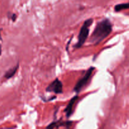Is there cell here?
Wrapping results in <instances>:
<instances>
[{
    "label": "cell",
    "instance_id": "9c48e42d",
    "mask_svg": "<svg viewBox=\"0 0 129 129\" xmlns=\"http://www.w3.org/2000/svg\"><path fill=\"white\" fill-rule=\"evenodd\" d=\"M10 18L13 21H15V20H16V14L13 13L12 15H11V16H10Z\"/></svg>",
    "mask_w": 129,
    "mask_h": 129
},
{
    "label": "cell",
    "instance_id": "5b68a950",
    "mask_svg": "<svg viewBox=\"0 0 129 129\" xmlns=\"http://www.w3.org/2000/svg\"><path fill=\"white\" fill-rule=\"evenodd\" d=\"M78 98H79V97H78V95L74 96V97H73L72 99L70 100V102H69V103H68V106L66 107V109L64 110V112L66 113V117L68 118L70 117L71 116V115L73 114V111H74L73 110V108H74V106L75 105V103L78 101Z\"/></svg>",
    "mask_w": 129,
    "mask_h": 129
},
{
    "label": "cell",
    "instance_id": "6da1fadb",
    "mask_svg": "<svg viewBox=\"0 0 129 129\" xmlns=\"http://www.w3.org/2000/svg\"><path fill=\"white\" fill-rule=\"evenodd\" d=\"M112 31V25L108 19H104L100 21L96 26L90 37V42L98 45L102 40L107 38Z\"/></svg>",
    "mask_w": 129,
    "mask_h": 129
},
{
    "label": "cell",
    "instance_id": "277c9868",
    "mask_svg": "<svg viewBox=\"0 0 129 129\" xmlns=\"http://www.w3.org/2000/svg\"><path fill=\"white\" fill-rule=\"evenodd\" d=\"M63 85L62 82L58 78H56L46 88V91L53 92L55 94H61L63 93Z\"/></svg>",
    "mask_w": 129,
    "mask_h": 129
},
{
    "label": "cell",
    "instance_id": "3957f363",
    "mask_svg": "<svg viewBox=\"0 0 129 129\" xmlns=\"http://www.w3.org/2000/svg\"><path fill=\"white\" fill-rule=\"evenodd\" d=\"M95 69V68L94 67H91L90 68H89L87 72L86 73L85 75L80 79V80L78 81V83H76V86L74 88V91L76 93H79L82 89L84 88V87H85L87 84L89 83V81H90L91 78L92 76V74H93V72L94 71V70Z\"/></svg>",
    "mask_w": 129,
    "mask_h": 129
},
{
    "label": "cell",
    "instance_id": "7a4b0ae2",
    "mask_svg": "<svg viewBox=\"0 0 129 129\" xmlns=\"http://www.w3.org/2000/svg\"><path fill=\"white\" fill-rule=\"evenodd\" d=\"M93 22V20L91 18L88 19L84 21L83 25L81 28L80 31H79L78 42H77L76 45H75V48L79 49L81 47L83 46V44H84V42L89 36V27L92 25Z\"/></svg>",
    "mask_w": 129,
    "mask_h": 129
},
{
    "label": "cell",
    "instance_id": "52a82bcc",
    "mask_svg": "<svg viewBox=\"0 0 129 129\" xmlns=\"http://www.w3.org/2000/svg\"><path fill=\"white\" fill-rule=\"evenodd\" d=\"M19 68V64H17L16 66H15L14 68H11V69H9L5 74V78H6V79H9L11 78H12L13 76H15V74H16V71H17L18 69Z\"/></svg>",
    "mask_w": 129,
    "mask_h": 129
},
{
    "label": "cell",
    "instance_id": "ba28073f",
    "mask_svg": "<svg viewBox=\"0 0 129 129\" xmlns=\"http://www.w3.org/2000/svg\"><path fill=\"white\" fill-rule=\"evenodd\" d=\"M127 9H129V3L118 4V5H117L115 6V10L117 12L123 10H127Z\"/></svg>",
    "mask_w": 129,
    "mask_h": 129
},
{
    "label": "cell",
    "instance_id": "30bf717a",
    "mask_svg": "<svg viewBox=\"0 0 129 129\" xmlns=\"http://www.w3.org/2000/svg\"><path fill=\"white\" fill-rule=\"evenodd\" d=\"M2 30V29L0 28V40H1V31Z\"/></svg>",
    "mask_w": 129,
    "mask_h": 129
},
{
    "label": "cell",
    "instance_id": "8fae6325",
    "mask_svg": "<svg viewBox=\"0 0 129 129\" xmlns=\"http://www.w3.org/2000/svg\"><path fill=\"white\" fill-rule=\"evenodd\" d=\"M1 45H0V55H1Z\"/></svg>",
    "mask_w": 129,
    "mask_h": 129
},
{
    "label": "cell",
    "instance_id": "8992f818",
    "mask_svg": "<svg viewBox=\"0 0 129 129\" xmlns=\"http://www.w3.org/2000/svg\"><path fill=\"white\" fill-rule=\"evenodd\" d=\"M72 123L73 122H70V121H68V122H63L61 120H60L57 121V122H54L52 123H50V125L47 127V128H59L60 127H69L71 126Z\"/></svg>",
    "mask_w": 129,
    "mask_h": 129
}]
</instances>
